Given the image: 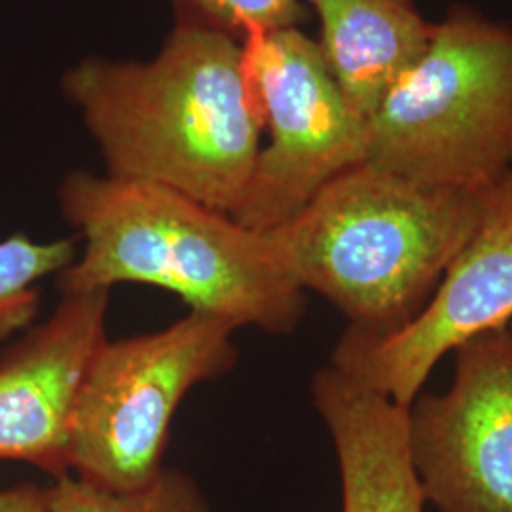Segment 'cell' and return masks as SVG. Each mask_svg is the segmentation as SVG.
<instances>
[{
	"instance_id": "1",
	"label": "cell",
	"mask_w": 512,
	"mask_h": 512,
	"mask_svg": "<svg viewBox=\"0 0 512 512\" xmlns=\"http://www.w3.org/2000/svg\"><path fill=\"white\" fill-rule=\"evenodd\" d=\"M63 90L82 109L110 177L234 213L264 129L236 38L181 21L156 59H86L65 74Z\"/></svg>"
},
{
	"instance_id": "2",
	"label": "cell",
	"mask_w": 512,
	"mask_h": 512,
	"mask_svg": "<svg viewBox=\"0 0 512 512\" xmlns=\"http://www.w3.org/2000/svg\"><path fill=\"white\" fill-rule=\"evenodd\" d=\"M59 203L84 239L82 256L57 275L61 294L141 283L238 329L289 334L302 321L306 291L285 274L268 234L228 213L160 184L84 171L63 181Z\"/></svg>"
},
{
	"instance_id": "3",
	"label": "cell",
	"mask_w": 512,
	"mask_h": 512,
	"mask_svg": "<svg viewBox=\"0 0 512 512\" xmlns=\"http://www.w3.org/2000/svg\"><path fill=\"white\" fill-rule=\"evenodd\" d=\"M484 190L416 183L365 162L266 234L302 291L325 296L348 329L385 336L425 308L475 234Z\"/></svg>"
},
{
	"instance_id": "4",
	"label": "cell",
	"mask_w": 512,
	"mask_h": 512,
	"mask_svg": "<svg viewBox=\"0 0 512 512\" xmlns=\"http://www.w3.org/2000/svg\"><path fill=\"white\" fill-rule=\"evenodd\" d=\"M410 181L482 190L512 171V29L475 14L433 25L368 120V160Z\"/></svg>"
},
{
	"instance_id": "5",
	"label": "cell",
	"mask_w": 512,
	"mask_h": 512,
	"mask_svg": "<svg viewBox=\"0 0 512 512\" xmlns=\"http://www.w3.org/2000/svg\"><path fill=\"white\" fill-rule=\"evenodd\" d=\"M230 321L202 311L156 332L105 340L74 410L71 471L109 492L145 488L164 471L171 420L186 393L238 361Z\"/></svg>"
},
{
	"instance_id": "6",
	"label": "cell",
	"mask_w": 512,
	"mask_h": 512,
	"mask_svg": "<svg viewBox=\"0 0 512 512\" xmlns=\"http://www.w3.org/2000/svg\"><path fill=\"white\" fill-rule=\"evenodd\" d=\"M241 50L270 143L260 148L232 217L266 234L293 219L332 179L365 164L368 122L351 109L319 42L298 27L253 33Z\"/></svg>"
},
{
	"instance_id": "7",
	"label": "cell",
	"mask_w": 512,
	"mask_h": 512,
	"mask_svg": "<svg viewBox=\"0 0 512 512\" xmlns=\"http://www.w3.org/2000/svg\"><path fill=\"white\" fill-rule=\"evenodd\" d=\"M512 317V171L486 186L475 234L452 260L420 315L397 332L348 329L330 365L408 408L440 359Z\"/></svg>"
},
{
	"instance_id": "8",
	"label": "cell",
	"mask_w": 512,
	"mask_h": 512,
	"mask_svg": "<svg viewBox=\"0 0 512 512\" xmlns=\"http://www.w3.org/2000/svg\"><path fill=\"white\" fill-rule=\"evenodd\" d=\"M456 351L442 395L408 406V444L425 501L439 512H512V330Z\"/></svg>"
},
{
	"instance_id": "9",
	"label": "cell",
	"mask_w": 512,
	"mask_h": 512,
	"mask_svg": "<svg viewBox=\"0 0 512 512\" xmlns=\"http://www.w3.org/2000/svg\"><path fill=\"white\" fill-rule=\"evenodd\" d=\"M109 293L61 294L54 313L0 357V461L71 473L80 387L107 340Z\"/></svg>"
},
{
	"instance_id": "10",
	"label": "cell",
	"mask_w": 512,
	"mask_h": 512,
	"mask_svg": "<svg viewBox=\"0 0 512 512\" xmlns=\"http://www.w3.org/2000/svg\"><path fill=\"white\" fill-rule=\"evenodd\" d=\"M311 395L336 450L342 512H423L427 501L410 456L408 408L332 365L317 370Z\"/></svg>"
},
{
	"instance_id": "11",
	"label": "cell",
	"mask_w": 512,
	"mask_h": 512,
	"mask_svg": "<svg viewBox=\"0 0 512 512\" xmlns=\"http://www.w3.org/2000/svg\"><path fill=\"white\" fill-rule=\"evenodd\" d=\"M319 48L351 109L366 122L429 46L433 25L410 0H310Z\"/></svg>"
},
{
	"instance_id": "12",
	"label": "cell",
	"mask_w": 512,
	"mask_h": 512,
	"mask_svg": "<svg viewBox=\"0 0 512 512\" xmlns=\"http://www.w3.org/2000/svg\"><path fill=\"white\" fill-rule=\"evenodd\" d=\"M42 512H211L202 488L190 475L164 469L145 488L109 492L78 476H59L48 486Z\"/></svg>"
},
{
	"instance_id": "13",
	"label": "cell",
	"mask_w": 512,
	"mask_h": 512,
	"mask_svg": "<svg viewBox=\"0 0 512 512\" xmlns=\"http://www.w3.org/2000/svg\"><path fill=\"white\" fill-rule=\"evenodd\" d=\"M76 260L73 239L33 241L14 234L0 241V340L25 330L40 308L38 283Z\"/></svg>"
},
{
	"instance_id": "14",
	"label": "cell",
	"mask_w": 512,
	"mask_h": 512,
	"mask_svg": "<svg viewBox=\"0 0 512 512\" xmlns=\"http://www.w3.org/2000/svg\"><path fill=\"white\" fill-rule=\"evenodd\" d=\"M186 14L184 23H196L230 37L296 27L306 18L300 0H175Z\"/></svg>"
},
{
	"instance_id": "15",
	"label": "cell",
	"mask_w": 512,
	"mask_h": 512,
	"mask_svg": "<svg viewBox=\"0 0 512 512\" xmlns=\"http://www.w3.org/2000/svg\"><path fill=\"white\" fill-rule=\"evenodd\" d=\"M48 499V486L19 484L0 490V512H42Z\"/></svg>"
}]
</instances>
